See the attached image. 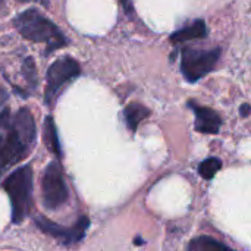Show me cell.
Wrapping results in <instances>:
<instances>
[{
  "mask_svg": "<svg viewBox=\"0 0 251 251\" xmlns=\"http://www.w3.org/2000/svg\"><path fill=\"white\" fill-rule=\"evenodd\" d=\"M37 129L31 110L19 109L15 115L9 109L0 112V174L24 160L35 146Z\"/></svg>",
  "mask_w": 251,
  "mask_h": 251,
  "instance_id": "1",
  "label": "cell"
},
{
  "mask_svg": "<svg viewBox=\"0 0 251 251\" xmlns=\"http://www.w3.org/2000/svg\"><path fill=\"white\" fill-rule=\"evenodd\" d=\"M13 25L24 38L35 43H46V53L68 46V40L57 25L37 9H26L19 13L13 19Z\"/></svg>",
  "mask_w": 251,
  "mask_h": 251,
  "instance_id": "2",
  "label": "cell"
},
{
  "mask_svg": "<svg viewBox=\"0 0 251 251\" xmlns=\"http://www.w3.org/2000/svg\"><path fill=\"white\" fill-rule=\"evenodd\" d=\"M12 204V222L21 224L32 206V169L29 165L13 171L3 182Z\"/></svg>",
  "mask_w": 251,
  "mask_h": 251,
  "instance_id": "3",
  "label": "cell"
},
{
  "mask_svg": "<svg viewBox=\"0 0 251 251\" xmlns=\"http://www.w3.org/2000/svg\"><path fill=\"white\" fill-rule=\"evenodd\" d=\"M81 74L79 63L69 57L63 56L56 59L50 68L47 69L46 75V90H44V101L47 106H53L60 91Z\"/></svg>",
  "mask_w": 251,
  "mask_h": 251,
  "instance_id": "4",
  "label": "cell"
},
{
  "mask_svg": "<svg viewBox=\"0 0 251 251\" xmlns=\"http://www.w3.org/2000/svg\"><path fill=\"white\" fill-rule=\"evenodd\" d=\"M221 57V49H184L181 57V72L188 82H197L212 72Z\"/></svg>",
  "mask_w": 251,
  "mask_h": 251,
  "instance_id": "5",
  "label": "cell"
},
{
  "mask_svg": "<svg viewBox=\"0 0 251 251\" xmlns=\"http://www.w3.org/2000/svg\"><path fill=\"white\" fill-rule=\"evenodd\" d=\"M41 193H43V206L47 210H57L66 204L69 199V193H68L62 168L57 162H51L47 165L43 174Z\"/></svg>",
  "mask_w": 251,
  "mask_h": 251,
  "instance_id": "6",
  "label": "cell"
},
{
  "mask_svg": "<svg viewBox=\"0 0 251 251\" xmlns=\"http://www.w3.org/2000/svg\"><path fill=\"white\" fill-rule=\"evenodd\" d=\"M35 225L41 232H44L46 235L54 238L60 244L72 246V244L79 243L84 238V235H85V232H87V229L90 226V219L87 216H81L74 226L65 228V226H62V225H59V224H56L53 221H49L47 218L40 216V218H35Z\"/></svg>",
  "mask_w": 251,
  "mask_h": 251,
  "instance_id": "7",
  "label": "cell"
},
{
  "mask_svg": "<svg viewBox=\"0 0 251 251\" xmlns=\"http://www.w3.org/2000/svg\"><path fill=\"white\" fill-rule=\"evenodd\" d=\"M188 106L194 110L196 115V131L203 134H218L222 126L221 116L210 107L199 106L194 101H190Z\"/></svg>",
  "mask_w": 251,
  "mask_h": 251,
  "instance_id": "8",
  "label": "cell"
},
{
  "mask_svg": "<svg viewBox=\"0 0 251 251\" xmlns=\"http://www.w3.org/2000/svg\"><path fill=\"white\" fill-rule=\"evenodd\" d=\"M207 35V26L203 19H196L193 24L175 31L171 34V40L174 43H181V41H190L196 38H204Z\"/></svg>",
  "mask_w": 251,
  "mask_h": 251,
  "instance_id": "9",
  "label": "cell"
},
{
  "mask_svg": "<svg viewBox=\"0 0 251 251\" xmlns=\"http://www.w3.org/2000/svg\"><path fill=\"white\" fill-rule=\"evenodd\" d=\"M149 115H150V110L140 103H131L124 110V118H125L126 126L131 132H135L138 125L141 124V121L146 119Z\"/></svg>",
  "mask_w": 251,
  "mask_h": 251,
  "instance_id": "10",
  "label": "cell"
},
{
  "mask_svg": "<svg viewBox=\"0 0 251 251\" xmlns=\"http://www.w3.org/2000/svg\"><path fill=\"white\" fill-rule=\"evenodd\" d=\"M44 143L47 146V149L57 156V159L62 157V150H60V144H59V138H57V131H56V124L54 119L51 116H47L44 121Z\"/></svg>",
  "mask_w": 251,
  "mask_h": 251,
  "instance_id": "11",
  "label": "cell"
},
{
  "mask_svg": "<svg viewBox=\"0 0 251 251\" xmlns=\"http://www.w3.org/2000/svg\"><path fill=\"white\" fill-rule=\"evenodd\" d=\"M188 250L191 251H231L228 246H225L224 243L210 238V237H199L196 240H193L188 244Z\"/></svg>",
  "mask_w": 251,
  "mask_h": 251,
  "instance_id": "12",
  "label": "cell"
},
{
  "mask_svg": "<svg viewBox=\"0 0 251 251\" xmlns=\"http://www.w3.org/2000/svg\"><path fill=\"white\" fill-rule=\"evenodd\" d=\"M222 168V162L221 159L218 157H209L206 160H203L199 166V174L201 178L204 179H212L218 172L219 169Z\"/></svg>",
  "mask_w": 251,
  "mask_h": 251,
  "instance_id": "13",
  "label": "cell"
},
{
  "mask_svg": "<svg viewBox=\"0 0 251 251\" xmlns=\"http://www.w3.org/2000/svg\"><path fill=\"white\" fill-rule=\"evenodd\" d=\"M22 75L26 79L28 85L31 87V90H34L38 84V76H37V69H35V63L32 57H26L24 60L22 65Z\"/></svg>",
  "mask_w": 251,
  "mask_h": 251,
  "instance_id": "14",
  "label": "cell"
},
{
  "mask_svg": "<svg viewBox=\"0 0 251 251\" xmlns=\"http://www.w3.org/2000/svg\"><path fill=\"white\" fill-rule=\"evenodd\" d=\"M240 113L246 118V116H249L250 115V104L249 103H244L241 107H240Z\"/></svg>",
  "mask_w": 251,
  "mask_h": 251,
  "instance_id": "15",
  "label": "cell"
},
{
  "mask_svg": "<svg viewBox=\"0 0 251 251\" xmlns=\"http://www.w3.org/2000/svg\"><path fill=\"white\" fill-rule=\"evenodd\" d=\"M19 1H37V3H40V4H43V6H49V3H50V0H19Z\"/></svg>",
  "mask_w": 251,
  "mask_h": 251,
  "instance_id": "16",
  "label": "cell"
},
{
  "mask_svg": "<svg viewBox=\"0 0 251 251\" xmlns=\"http://www.w3.org/2000/svg\"><path fill=\"white\" fill-rule=\"evenodd\" d=\"M134 243H135L137 246H141V244H144V241H141V238H137V240H134Z\"/></svg>",
  "mask_w": 251,
  "mask_h": 251,
  "instance_id": "17",
  "label": "cell"
}]
</instances>
